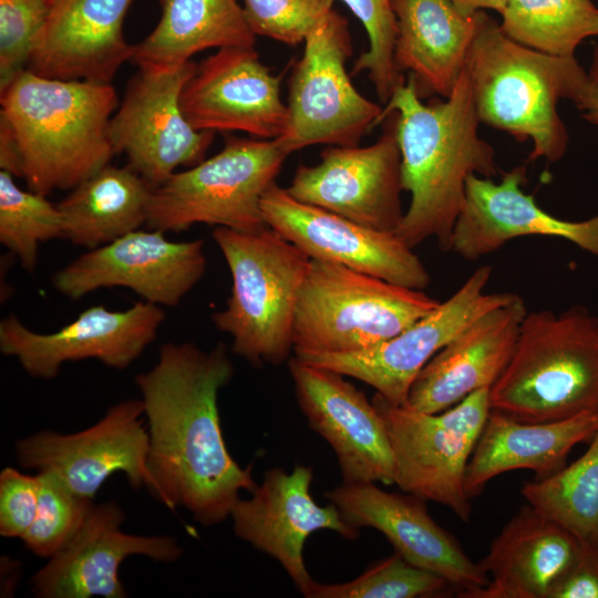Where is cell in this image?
I'll use <instances>...</instances> for the list:
<instances>
[{"label":"cell","instance_id":"obj_1","mask_svg":"<svg viewBox=\"0 0 598 598\" xmlns=\"http://www.w3.org/2000/svg\"><path fill=\"white\" fill-rule=\"evenodd\" d=\"M234 365L225 344L164 343L157 363L135 377L148 431L147 465L153 496L184 507L204 526L230 517L240 493L257 483L252 466L231 457L223 436L218 393Z\"/></svg>","mask_w":598,"mask_h":598},{"label":"cell","instance_id":"obj_2","mask_svg":"<svg viewBox=\"0 0 598 598\" xmlns=\"http://www.w3.org/2000/svg\"><path fill=\"white\" fill-rule=\"evenodd\" d=\"M395 112L403 190L410 205L395 234L411 248L430 238L451 250L471 175L493 178L501 171L494 147L478 134L480 120L465 69L446 99L423 103L409 75L383 107Z\"/></svg>","mask_w":598,"mask_h":598},{"label":"cell","instance_id":"obj_3","mask_svg":"<svg viewBox=\"0 0 598 598\" xmlns=\"http://www.w3.org/2000/svg\"><path fill=\"white\" fill-rule=\"evenodd\" d=\"M0 128L14 142L29 190L73 189L115 155L107 128L118 100L111 83L25 69L0 90Z\"/></svg>","mask_w":598,"mask_h":598},{"label":"cell","instance_id":"obj_4","mask_svg":"<svg viewBox=\"0 0 598 598\" xmlns=\"http://www.w3.org/2000/svg\"><path fill=\"white\" fill-rule=\"evenodd\" d=\"M489 406L528 423L598 413V316L580 305L527 311Z\"/></svg>","mask_w":598,"mask_h":598},{"label":"cell","instance_id":"obj_5","mask_svg":"<svg viewBox=\"0 0 598 598\" xmlns=\"http://www.w3.org/2000/svg\"><path fill=\"white\" fill-rule=\"evenodd\" d=\"M213 239L231 276L225 308L212 315L215 327L230 336L231 352L251 365L288 361L310 258L269 226L250 231L216 227Z\"/></svg>","mask_w":598,"mask_h":598},{"label":"cell","instance_id":"obj_6","mask_svg":"<svg viewBox=\"0 0 598 598\" xmlns=\"http://www.w3.org/2000/svg\"><path fill=\"white\" fill-rule=\"evenodd\" d=\"M508 38L489 16L467 55L465 72L481 123L533 142L527 161H559L568 132L557 109L566 61Z\"/></svg>","mask_w":598,"mask_h":598},{"label":"cell","instance_id":"obj_7","mask_svg":"<svg viewBox=\"0 0 598 598\" xmlns=\"http://www.w3.org/2000/svg\"><path fill=\"white\" fill-rule=\"evenodd\" d=\"M439 303L423 290L310 259L296 306L295 355L365 350L396 336Z\"/></svg>","mask_w":598,"mask_h":598},{"label":"cell","instance_id":"obj_8","mask_svg":"<svg viewBox=\"0 0 598 598\" xmlns=\"http://www.w3.org/2000/svg\"><path fill=\"white\" fill-rule=\"evenodd\" d=\"M288 155L277 140L228 138L214 156L153 188L145 224L164 233L195 224L243 231L267 226L261 199Z\"/></svg>","mask_w":598,"mask_h":598},{"label":"cell","instance_id":"obj_9","mask_svg":"<svg viewBox=\"0 0 598 598\" xmlns=\"http://www.w3.org/2000/svg\"><path fill=\"white\" fill-rule=\"evenodd\" d=\"M372 402L390 439L394 484L404 493L450 508L462 522L470 523L472 506L464 487L465 475L491 412L489 389L477 390L439 413L395 405L378 393Z\"/></svg>","mask_w":598,"mask_h":598},{"label":"cell","instance_id":"obj_10","mask_svg":"<svg viewBox=\"0 0 598 598\" xmlns=\"http://www.w3.org/2000/svg\"><path fill=\"white\" fill-rule=\"evenodd\" d=\"M347 20L334 11L307 37L291 73L287 127L277 142L290 155L311 145L355 146L381 123L383 109L352 84Z\"/></svg>","mask_w":598,"mask_h":598},{"label":"cell","instance_id":"obj_11","mask_svg":"<svg viewBox=\"0 0 598 598\" xmlns=\"http://www.w3.org/2000/svg\"><path fill=\"white\" fill-rule=\"evenodd\" d=\"M492 267L475 269L461 287L430 313L396 336L365 350L296 357L372 386L388 402L402 405L422 368L472 321L513 301V292L486 293Z\"/></svg>","mask_w":598,"mask_h":598},{"label":"cell","instance_id":"obj_12","mask_svg":"<svg viewBox=\"0 0 598 598\" xmlns=\"http://www.w3.org/2000/svg\"><path fill=\"white\" fill-rule=\"evenodd\" d=\"M196 69L194 61L163 71L138 69L110 120L114 154H125L153 188L177 167L202 162L213 142L215 133L195 130L181 107L182 90Z\"/></svg>","mask_w":598,"mask_h":598},{"label":"cell","instance_id":"obj_13","mask_svg":"<svg viewBox=\"0 0 598 598\" xmlns=\"http://www.w3.org/2000/svg\"><path fill=\"white\" fill-rule=\"evenodd\" d=\"M395 118V112L386 115L382 135L369 146H328L318 164L299 165L287 192L364 227L395 233L404 216Z\"/></svg>","mask_w":598,"mask_h":598},{"label":"cell","instance_id":"obj_14","mask_svg":"<svg viewBox=\"0 0 598 598\" xmlns=\"http://www.w3.org/2000/svg\"><path fill=\"white\" fill-rule=\"evenodd\" d=\"M143 415L142 400H124L81 432L41 431L20 440L16 444L18 461L25 468L55 474L89 499L116 472L124 473L133 488L146 487L153 493Z\"/></svg>","mask_w":598,"mask_h":598},{"label":"cell","instance_id":"obj_15","mask_svg":"<svg viewBox=\"0 0 598 598\" xmlns=\"http://www.w3.org/2000/svg\"><path fill=\"white\" fill-rule=\"evenodd\" d=\"M206 270L204 240L171 241L158 229L134 230L91 249L53 276L73 300L101 288L125 287L144 301L175 307Z\"/></svg>","mask_w":598,"mask_h":598},{"label":"cell","instance_id":"obj_16","mask_svg":"<svg viewBox=\"0 0 598 598\" xmlns=\"http://www.w3.org/2000/svg\"><path fill=\"white\" fill-rule=\"evenodd\" d=\"M267 226L310 259L327 260L389 282L424 290L422 260L395 233L380 231L293 198L276 183L261 199Z\"/></svg>","mask_w":598,"mask_h":598},{"label":"cell","instance_id":"obj_17","mask_svg":"<svg viewBox=\"0 0 598 598\" xmlns=\"http://www.w3.org/2000/svg\"><path fill=\"white\" fill-rule=\"evenodd\" d=\"M164 319L161 306L144 300L123 311L92 306L52 333L34 332L10 315L0 322V351L44 380L55 378L65 362L84 359L123 370L156 338Z\"/></svg>","mask_w":598,"mask_h":598},{"label":"cell","instance_id":"obj_18","mask_svg":"<svg viewBox=\"0 0 598 598\" xmlns=\"http://www.w3.org/2000/svg\"><path fill=\"white\" fill-rule=\"evenodd\" d=\"M296 399L310 427L333 450L343 483L394 484V458L384 420L343 374L288 360Z\"/></svg>","mask_w":598,"mask_h":598},{"label":"cell","instance_id":"obj_19","mask_svg":"<svg viewBox=\"0 0 598 598\" xmlns=\"http://www.w3.org/2000/svg\"><path fill=\"white\" fill-rule=\"evenodd\" d=\"M346 523L382 533L411 565L443 577L458 597L468 598L489 582L478 563L430 515L426 501L386 492L373 482L343 483L324 493Z\"/></svg>","mask_w":598,"mask_h":598},{"label":"cell","instance_id":"obj_20","mask_svg":"<svg viewBox=\"0 0 598 598\" xmlns=\"http://www.w3.org/2000/svg\"><path fill=\"white\" fill-rule=\"evenodd\" d=\"M312 478L313 471L306 465H296L290 473L269 468L251 496L239 497L230 512L235 535L275 558L305 597L315 584L303 560L307 538L320 529L348 540L359 537V529L344 522L334 504L320 506L313 501Z\"/></svg>","mask_w":598,"mask_h":598},{"label":"cell","instance_id":"obj_21","mask_svg":"<svg viewBox=\"0 0 598 598\" xmlns=\"http://www.w3.org/2000/svg\"><path fill=\"white\" fill-rule=\"evenodd\" d=\"M281 79L260 62L255 47L220 48L197 64L182 90L181 107L197 131L276 140L288 122Z\"/></svg>","mask_w":598,"mask_h":598},{"label":"cell","instance_id":"obj_22","mask_svg":"<svg viewBox=\"0 0 598 598\" xmlns=\"http://www.w3.org/2000/svg\"><path fill=\"white\" fill-rule=\"evenodd\" d=\"M124 512L115 502L93 505L75 535L31 579L40 598H123L122 561L143 555L172 563L183 553L171 536L127 534L121 526Z\"/></svg>","mask_w":598,"mask_h":598},{"label":"cell","instance_id":"obj_23","mask_svg":"<svg viewBox=\"0 0 598 598\" xmlns=\"http://www.w3.org/2000/svg\"><path fill=\"white\" fill-rule=\"evenodd\" d=\"M526 183L525 165L502 173L499 182L471 175L451 250L466 260H477L512 239L545 236L568 240L598 258V214L578 221L555 217L524 192Z\"/></svg>","mask_w":598,"mask_h":598},{"label":"cell","instance_id":"obj_24","mask_svg":"<svg viewBox=\"0 0 598 598\" xmlns=\"http://www.w3.org/2000/svg\"><path fill=\"white\" fill-rule=\"evenodd\" d=\"M134 0H53L27 69L60 80L111 83L132 56L123 22Z\"/></svg>","mask_w":598,"mask_h":598},{"label":"cell","instance_id":"obj_25","mask_svg":"<svg viewBox=\"0 0 598 598\" xmlns=\"http://www.w3.org/2000/svg\"><path fill=\"white\" fill-rule=\"evenodd\" d=\"M527 313L520 296L464 328L422 368L405 405L442 412L481 389H491L507 367Z\"/></svg>","mask_w":598,"mask_h":598},{"label":"cell","instance_id":"obj_26","mask_svg":"<svg viewBox=\"0 0 598 598\" xmlns=\"http://www.w3.org/2000/svg\"><path fill=\"white\" fill-rule=\"evenodd\" d=\"M392 9L396 69L409 72L421 99L448 97L488 14H465L451 0H392Z\"/></svg>","mask_w":598,"mask_h":598},{"label":"cell","instance_id":"obj_27","mask_svg":"<svg viewBox=\"0 0 598 598\" xmlns=\"http://www.w3.org/2000/svg\"><path fill=\"white\" fill-rule=\"evenodd\" d=\"M579 549L580 540L569 529L527 503L478 563L489 582L468 598H547Z\"/></svg>","mask_w":598,"mask_h":598},{"label":"cell","instance_id":"obj_28","mask_svg":"<svg viewBox=\"0 0 598 598\" xmlns=\"http://www.w3.org/2000/svg\"><path fill=\"white\" fill-rule=\"evenodd\" d=\"M597 430V412L528 423L491 410L467 464V497H477L489 481L509 471H533L535 480L550 477L567 465L573 447L589 442Z\"/></svg>","mask_w":598,"mask_h":598},{"label":"cell","instance_id":"obj_29","mask_svg":"<svg viewBox=\"0 0 598 598\" xmlns=\"http://www.w3.org/2000/svg\"><path fill=\"white\" fill-rule=\"evenodd\" d=\"M157 25L133 45L131 61L138 69H177L204 50L255 47L251 31L238 0H159Z\"/></svg>","mask_w":598,"mask_h":598},{"label":"cell","instance_id":"obj_30","mask_svg":"<svg viewBox=\"0 0 598 598\" xmlns=\"http://www.w3.org/2000/svg\"><path fill=\"white\" fill-rule=\"evenodd\" d=\"M152 190L130 165H105L56 204L63 238L94 249L137 230L146 223Z\"/></svg>","mask_w":598,"mask_h":598},{"label":"cell","instance_id":"obj_31","mask_svg":"<svg viewBox=\"0 0 598 598\" xmlns=\"http://www.w3.org/2000/svg\"><path fill=\"white\" fill-rule=\"evenodd\" d=\"M501 16L508 38L553 56L575 58L581 41L598 37V7L591 0H511Z\"/></svg>","mask_w":598,"mask_h":598},{"label":"cell","instance_id":"obj_32","mask_svg":"<svg viewBox=\"0 0 598 598\" xmlns=\"http://www.w3.org/2000/svg\"><path fill=\"white\" fill-rule=\"evenodd\" d=\"M522 494L580 542H598V430L579 458L550 477L525 483Z\"/></svg>","mask_w":598,"mask_h":598},{"label":"cell","instance_id":"obj_33","mask_svg":"<svg viewBox=\"0 0 598 598\" xmlns=\"http://www.w3.org/2000/svg\"><path fill=\"white\" fill-rule=\"evenodd\" d=\"M13 177L1 169L0 241L28 272H33L39 245L63 237L62 215L45 195L21 189Z\"/></svg>","mask_w":598,"mask_h":598},{"label":"cell","instance_id":"obj_34","mask_svg":"<svg viewBox=\"0 0 598 598\" xmlns=\"http://www.w3.org/2000/svg\"><path fill=\"white\" fill-rule=\"evenodd\" d=\"M450 588L443 577L411 565L395 553L350 581H315L307 598H419L441 596Z\"/></svg>","mask_w":598,"mask_h":598},{"label":"cell","instance_id":"obj_35","mask_svg":"<svg viewBox=\"0 0 598 598\" xmlns=\"http://www.w3.org/2000/svg\"><path fill=\"white\" fill-rule=\"evenodd\" d=\"M39 504L35 518L21 538L24 547L37 556L51 558L80 529L93 499L73 492L51 472H39Z\"/></svg>","mask_w":598,"mask_h":598},{"label":"cell","instance_id":"obj_36","mask_svg":"<svg viewBox=\"0 0 598 598\" xmlns=\"http://www.w3.org/2000/svg\"><path fill=\"white\" fill-rule=\"evenodd\" d=\"M363 24L368 50L354 62L352 74L367 72L381 103L386 104L405 79L394 63L396 20L392 0H342Z\"/></svg>","mask_w":598,"mask_h":598},{"label":"cell","instance_id":"obj_37","mask_svg":"<svg viewBox=\"0 0 598 598\" xmlns=\"http://www.w3.org/2000/svg\"><path fill=\"white\" fill-rule=\"evenodd\" d=\"M255 35L297 45L333 11L334 0H243Z\"/></svg>","mask_w":598,"mask_h":598},{"label":"cell","instance_id":"obj_38","mask_svg":"<svg viewBox=\"0 0 598 598\" xmlns=\"http://www.w3.org/2000/svg\"><path fill=\"white\" fill-rule=\"evenodd\" d=\"M53 0H0V90L27 69Z\"/></svg>","mask_w":598,"mask_h":598},{"label":"cell","instance_id":"obj_39","mask_svg":"<svg viewBox=\"0 0 598 598\" xmlns=\"http://www.w3.org/2000/svg\"><path fill=\"white\" fill-rule=\"evenodd\" d=\"M39 504L38 476L13 467L0 473V535L22 538L32 525Z\"/></svg>","mask_w":598,"mask_h":598},{"label":"cell","instance_id":"obj_40","mask_svg":"<svg viewBox=\"0 0 598 598\" xmlns=\"http://www.w3.org/2000/svg\"><path fill=\"white\" fill-rule=\"evenodd\" d=\"M547 598H598V542H580L577 557L553 584Z\"/></svg>","mask_w":598,"mask_h":598},{"label":"cell","instance_id":"obj_41","mask_svg":"<svg viewBox=\"0 0 598 598\" xmlns=\"http://www.w3.org/2000/svg\"><path fill=\"white\" fill-rule=\"evenodd\" d=\"M563 99L570 100L587 122L598 125V83L592 82L581 65L574 61L567 72Z\"/></svg>","mask_w":598,"mask_h":598},{"label":"cell","instance_id":"obj_42","mask_svg":"<svg viewBox=\"0 0 598 598\" xmlns=\"http://www.w3.org/2000/svg\"><path fill=\"white\" fill-rule=\"evenodd\" d=\"M463 13L473 14L485 9L502 13L511 0H451Z\"/></svg>","mask_w":598,"mask_h":598},{"label":"cell","instance_id":"obj_43","mask_svg":"<svg viewBox=\"0 0 598 598\" xmlns=\"http://www.w3.org/2000/svg\"><path fill=\"white\" fill-rule=\"evenodd\" d=\"M587 73L592 82L598 83V47L592 52L590 69Z\"/></svg>","mask_w":598,"mask_h":598}]
</instances>
